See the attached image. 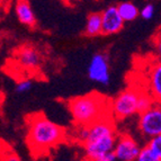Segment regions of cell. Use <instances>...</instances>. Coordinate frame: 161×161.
I'll return each instance as SVG.
<instances>
[{
	"instance_id": "e0dca14e",
	"label": "cell",
	"mask_w": 161,
	"mask_h": 161,
	"mask_svg": "<svg viewBox=\"0 0 161 161\" xmlns=\"http://www.w3.org/2000/svg\"><path fill=\"white\" fill-rule=\"evenodd\" d=\"M154 13H156V9H154V6L152 3H148L145 5L141 10H140V16L142 17L145 20H150L151 18H153L154 16Z\"/></svg>"
},
{
	"instance_id": "4fadbf2b",
	"label": "cell",
	"mask_w": 161,
	"mask_h": 161,
	"mask_svg": "<svg viewBox=\"0 0 161 161\" xmlns=\"http://www.w3.org/2000/svg\"><path fill=\"white\" fill-rule=\"evenodd\" d=\"M156 100L152 96L150 95V92H141L139 98V114L144 112V110L149 109L151 106L156 104Z\"/></svg>"
},
{
	"instance_id": "8fae6325",
	"label": "cell",
	"mask_w": 161,
	"mask_h": 161,
	"mask_svg": "<svg viewBox=\"0 0 161 161\" xmlns=\"http://www.w3.org/2000/svg\"><path fill=\"white\" fill-rule=\"evenodd\" d=\"M85 34L89 37H95L103 34V18L102 14L92 13L87 17L85 25Z\"/></svg>"
},
{
	"instance_id": "9c48e42d",
	"label": "cell",
	"mask_w": 161,
	"mask_h": 161,
	"mask_svg": "<svg viewBox=\"0 0 161 161\" xmlns=\"http://www.w3.org/2000/svg\"><path fill=\"white\" fill-rule=\"evenodd\" d=\"M17 59L20 65L26 69H36L40 65L41 55L32 46H23L17 52Z\"/></svg>"
},
{
	"instance_id": "3957f363",
	"label": "cell",
	"mask_w": 161,
	"mask_h": 161,
	"mask_svg": "<svg viewBox=\"0 0 161 161\" xmlns=\"http://www.w3.org/2000/svg\"><path fill=\"white\" fill-rule=\"evenodd\" d=\"M141 92L134 89H125L115 97L112 103V114L118 119L139 114V98Z\"/></svg>"
},
{
	"instance_id": "ac0fdd59",
	"label": "cell",
	"mask_w": 161,
	"mask_h": 161,
	"mask_svg": "<svg viewBox=\"0 0 161 161\" xmlns=\"http://www.w3.org/2000/svg\"><path fill=\"white\" fill-rule=\"evenodd\" d=\"M153 48H154V54L157 59L161 61V30L153 38Z\"/></svg>"
},
{
	"instance_id": "ba28073f",
	"label": "cell",
	"mask_w": 161,
	"mask_h": 161,
	"mask_svg": "<svg viewBox=\"0 0 161 161\" xmlns=\"http://www.w3.org/2000/svg\"><path fill=\"white\" fill-rule=\"evenodd\" d=\"M150 95L157 103H161V61H158L150 68L148 75Z\"/></svg>"
},
{
	"instance_id": "5bb4252c",
	"label": "cell",
	"mask_w": 161,
	"mask_h": 161,
	"mask_svg": "<svg viewBox=\"0 0 161 161\" xmlns=\"http://www.w3.org/2000/svg\"><path fill=\"white\" fill-rule=\"evenodd\" d=\"M137 161H159V159L156 156V153L152 151V149L147 144L145 147L141 148L140 154L137 157Z\"/></svg>"
},
{
	"instance_id": "8992f818",
	"label": "cell",
	"mask_w": 161,
	"mask_h": 161,
	"mask_svg": "<svg viewBox=\"0 0 161 161\" xmlns=\"http://www.w3.org/2000/svg\"><path fill=\"white\" fill-rule=\"evenodd\" d=\"M140 151H141V147L130 135L123 134L117 137V142H116L115 149H114V152H115V156L117 160L119 161L137 160Z\"/></svg>"
},
{
	"instance_id": "5b68a950",
	"label": "cell",
	"mask_w": 161,
	"mask_h": 161,
	"mask_svg": "<svg viewBox=\"0 0 161 161\" xmlns=\"http://www.w3.org/2000/svg\"><path fill=\"white\" fill-rule=\"evenodd\" d=\"M87 75L94 82L102 86H108L110 82V68L107 55L104 53H95L89 61Z\"/></svg>"
},
{
	"instance_id": "30bf717a",
	"label": "cell",
	"mask_w": 161,
	"mask_h": 161,
	"mask_svg": "<svg viewBox=\"0 0 161 161\" xmlns=\"http://www.w3.org/2000/svg\"><path fill=\"white\" fill-rule=\"evenodd\" d=\"M15 13H16L18 20L23 25L30 27L35 26L36 18H35L34 11H33L28 0H17L16 6H15Z\"/></svg>"
},
{
	"instance_id": "52a82bcc",
	"label": "cell",
	"mask_w": 161,
	"mask_h": 161,
	"mask_svg": "<svg viewBox=\"0 0 161 161\" xmlns=\"http://www.w3.org/2000/svg\"><path fill=\"white\" fill-rule=\"evenodd\" d=\"M103 34L113 35L121 32L124 27V19L118 11L117 6H109L102 13Z\"/></svg>"
},
{
	"instance_id": "277c9868",
	"label": "cell",
	"mask_w": 161,
	"mask_h": 161,
	"mask_svg": "<svg viewBox=\"0 0 161 161\" xmlns=\"http://www.w3.org/2000/svg\"><path fill=\"white\" fill-rule=\"evenodd\" d=\"M139 130L144 137H151L161 134V106L156 103L149 109L139 114Z\"/></svg>"
},
{
	"instance_id": "7a4b0ae2",
	"label": "cell",
	"mask_w": 161,
	"mask_h": 161,
	"mask_svg": "<svg viewBox=\"0 0 161 161\" xmlns=\"http://www.w3.org/2000/svg\"><path fill=\"white\" fill-rule=\"evenodd\" d=\"M109 108H112V104L108 103L107 98L96 92L77 97L69 102L70 114L77 126L90 125L105 116H109Z\"/></svg>"
},
{
	"instance_id": "7c38bea8",
	"label": "cell",
	"mask_w": 161,
	"mask_h": 161,
	"mask_svg": "<svg viewBox=\"0 0 161 161\" xmlns=\"http://www.w3.org/2000/svg\"><path fill=\"white\" fill-rule=\"evenodd\" d=\"M117 8L119 14H121L122 18L124 19V22H133L140 15L139 8L133 3H131V1H125V3H118Z\"/></svg>"
},
{
	"instance_id": "2e32d148",
	"label": "cell",
	"mask_w": 161,
	"mask_h": 161,
	"mask_svg": "<svg viewBox=\"0 0 161 161\" xmlns=\"http://www.w3.org/2000/svg\"><path fill=\"white\" fill-rule=\"evenodd\" d=\"M33 82L30 79H24V80H20L19 82H17L16 87H15V90L18 94H25V92H28L32 89Z\"/></svg>"
},
{
	"instance_id": "9a60e30c",
	"label": "cell",
	"mask_w": 161,
	"mask_h": 161,
	"mask_svg": "<svg viewBox=\"0 0 161 161\" xmlns=\"http://www.w3.org/2000/svg\"><path fill=\"white\" fill-rule=\"evenodd\" d=\"M148 145L152 149L153 152L156 153V156L158 157L159 161H161V134L151 137L149 140Z\"/></svg>"
},
{
	"instance_id": "6da1fadb",
	"label": "cell",
	"mask_w": 161,
	"mask_h": 161,
	"mask_svg": "<svg viewBox=\"0 0 161 161\" xmlns=\"http://www.w3.org/2000/svg\"><path fill=\"white\" fill-rule=\"evenodd\" d=\"M26 142L34 156H42L61 144L65 139L63 127L50 121L44 114H33L27 118Z\"/></svg>"
}]
</instances>
